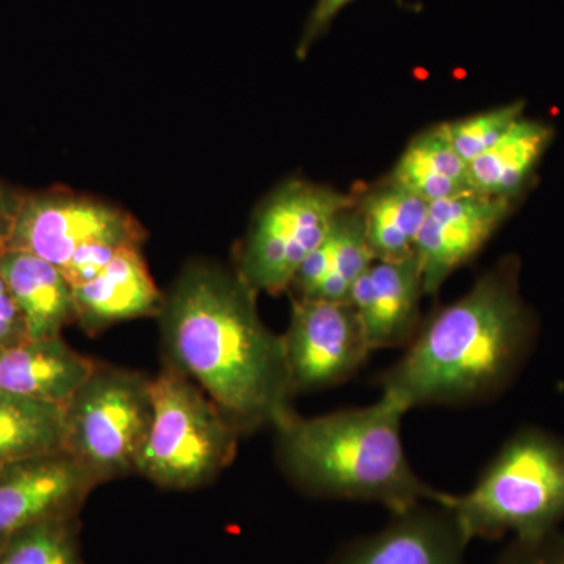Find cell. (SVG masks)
<instances>
[{"instance_id":"6da1fadb","label":"cell","mask_w":564,"mask_h":564,"mask_svg":"<svg viewBox=\"0 0 564 564\" xmlns=\"http://www.w3.org/2000/svg\"><path fill=\"white\" fill-rule=\"evenodd\" d=\"M258 295L218 263H187L163 295L170 361L191 377L240 433L276 425L292 410L282 336L263 323Z\"/></svg>"},{"instance_id":"7a4b0ae2","label":"cell","mask_w":564,"mask_h":564,"mask_svg":"<svg viewBox=\"0 0 564 564\" xmlns=\"http://www.w3.org/2000/svg\"><path fill=\"white\" fill-rule=\"evenodd\" d=\"M519 262L505 259L473 289L423 318L402 356L381 373V392L408 408H467L514 384L536 347L540 323L519 288Z\"/></svg>"},{"instance_id":"3957f363","label":"cell","mask_w":564,"mask_h":564,"mask_svg":"<svg viewBox=\"0 0 564 564\" xmlns=\"http://www.w3.org/2000/svg\"><path fill=\"white\" fill-rule=\"evenodd\" d=\"M408 413L388 392L367 406L315 417L292 408L273 426L278 464L296 489L315 499L377 503L391 514L441 503L445 491L422 480L408 458Z\"/></svg>"},{"instance_id":"277c9868","label":"cell","mask_w":564,"mask_h":564,"mask_svg":"<svg viewBox=\"0 0 564 564\" xmlns=\"http://www.w3.org/2000/svg\"><path fill=\"white\" fill-rule=\"evenodd\" d=\"M445 505L474 540H530L564 522V440L543 426L516 430L469 491Z\"/></svg>"},{"instance_id":"5b68a950","label":"cell","mask_w":564,"mask_h":564,"mask_svg":"<svg viewBox=\"0 0 564 564\" xmlns=\"http://www.w3.org/2000/svg\"><path fill=\"white\" fill-rule=\"evenodd\" d=\"M151 392L154 415L135 474L172 491L210 484L236 458L242 433L172 362L151 378Z\"/></svg>"},{"instance_id":"8992f818","label":"cell","mask_w":564,"mask_h":564,"mask_svg":"<svg viewBox=\"0 0 564 564\" xmlns=\"http://www.w3.org/2000/svg\"><path fill=\"white\" fill-rule=\"evenodd\" d=\"M151 378L96 362L88 380L63 406V451L99 484L135 474L152 425Z\"/></svg>"},{"instance_id":"52a82bcc","label":"cell","mask_w":564,"mask_h":564,"mask_svg":"<svg viewBox=\"0 0 564 564\" xmlns=\"http://www.w3.org/2000/svg\"><path fill=\"white\" fill-rule=\"evenodd\" d=\"M356 204V196L326 185L285 181L256 210L237 254L236 272L256 293L288 292L334 220Z\"/></svg>"},{"instance_id":"ba28073f","label":"cell","mask_w":564,"mask_h":564,"mask_svg":"<svg viewBox=\"0 0 564 564\" xmlns=\"http://www.w3.org/2000/svg\"><path fill=\"white\" fill-rule=\"evenodd\" d=\"M144 240L147 231L129 212L55 188L21 196L9 250L32 252L62 270L77 252L96 245L141 247Z\"/></svg>"},{"instance_id":"9c48e42d","label":"cell","mask_w":564,"mask_h":564,"mask_svg":"<svg viewBox=\"0 0 564 564\" xmlns=\"http://www.w3.org/2000/svg\"><path fill=\"white\" fill-rule=\"evenodd\" d=\"M282 343L293 395L344 384L373 352L348 302L292 299Z\"/></svg>"},{"instance_id":"30bf717a","label":"cell","mask_w":564,"mask_h":564,"mask_svg":"<svg viewBox=\"0 0 564 564\" xmlns=\"http://www.w3.org/2000/svg\"><path fill=\"white\" fill-rule=\"evenodd\" d=\"M98 478L65 451L0 469V545L47 519L79 514Z\"/></svg>"},{"instance_id":"8fae6325","label":"cell","mask_w":564,"mask_h":564,"mask_svg":"<svg viewBox=\"0 0 564 564\" xmlns=\"http://www.w3.org/2000/svg\"><path fill=\"white\" fill-rule=\"evenodd\" d=\"M469 544L445 505L422 502L392 513L377 532L347 541L328 564H469Z\"/></svg>"},{"instance_id":"7c38bea8","label":"cell","mask_w":564,"mask_h":564,"mask_svg":"<svg viewBox=\"0 0 564 564\" xmlns=\"http://www.w3.org/2000/svg\"><path fill=\"white\" fill-rule=\"evenodd\" d=\"M513 202L466 192L429 204L415 250L425 295L440 292L456 270L484 250L510 217Z\"/></svg>"},{"instance_id":"4fadbf2b","label":"cell","mask_w":564,"mask_h":564,"mask_svg":"<svg viewBox=\"0 0 564 564\" xmlns=\"http://www.w3.org/2000/svg\"><path fill=\"white\" fill-rule=\"evenodd\" d=\"M423 278L417 258L375 261L352 285L348 303L372 351L406 348L421 328Z\"/></svg>"},{"instance_id":"5bb4252c","label":"cell","mask_w":564,"mask_h":564,"mask_svg":"<svg viewBox=\"0 0 564 564\" xmlns=\"http://www.w3.org/2000/svg\"><path fill=\"white\" fill-rule=\"evenodd\" d=\"M73 291L77 323L90 336L120 322L154 317L163 304V293L152 280L141 247L124 248L95 280Z\"/></svg>"},{"instance_id":"9a60e30c","label":"cell","mask_w":564,"mask_h":564,"mask_svg":"<svg viewBox=\"0 0 564 564\" xmlns=\"http://www.w3.org/2000/svg\"><path fill=\"white\" fill-rule=\"evenodd\" d=\"M96 362L70 348L62 336L29 339L0 351V391L65 406Z\"/></svg>"},{"instance_id":"2e32d148","label":"cell","mask_w":564,"mask_h":564,"mask_svg":"<svg viewBox=\"0 0 564 564\" xmlns=\"http://www.w3.org/2000/svg\"><path fill=\"white\" fill-rule=\"evenodd\" d=\"M373 261L356 204L334 220L325 239L300 267L289 291L293 299L348 302L352 285Z\"/></svg>"},{"instance_id":"e0dca14e","label":"cell","mask_w":564,"mask_h":564,"mask_svg":"<svg viewBox=\"0 0 564 564\" xmlns=\"http://www.w3.org/2000/svg\"><path fill=\"white\" fill-rule=\"evenodd\" d=\"M0 273L24 315L29 339L62 336L77 323L73 285L54 263L32 252L7 250L0 254Z\"/></svg>"},{"instance_id":"ac0fdd59","label":"cell","mask_w":564,"mask_h":564,"mask_svg":"<svg viewBox=\"0 0 564 564\" xmlns=\"http://www.w3.org/2000/svg\"><path fill=\"white\" fill-rule=\"evenodd\" d=\"M552 140L554 129L551 126L519 118L502 139L469 163L470 192L514 199L525 187Z\"/></svg>"},{"instance_id":"d6986e66","label":"cell","mask_w":564,"mask_h":564,"mask_svg":"<svg viewBox=\"0 0 564 564\" xmlns=\"http://www.w3.org/2000/svg\"><path fill=\"white\" fill-rule=\"evenodd\" d=\"M388 181L426 204L470 192L469 165L452 147L443 124L433 126L410 141Z\"/></svg>"},{"instance_id":"ffe728a7","label":"cell","mask_w":564,"mask_h":564,"mask_svg":"<svg viewBox=\"0 0 564 564\" xmlns=\"http://www.w3.org/2000/svg\"><path fill=\"white\" fill-rule=\"evenodd\" d=\"M358 209L377 261L414 258L429 204L386 180L358 199Z\"/></svg>"},{"instance_id":"44dd1931","label":"cell","mask_w":564,"mask_h":564,"mask_svg":"<svg viewBox=\"0 0 564 564\" xmlns=\"http://www.w3.org/2000/svg\"><path fill=\"white\" fill-rule=\"evenodd\" d=\"M63 451V406L0 391V469Z\"/></svg>"},{"instance_id":"7402d4cb","label":"cell","mask_w":564,"mask_h":564,"mask_svg":"<svg viewBox=\"0 0 564 564\" xmlns=\"http://www.w3.org/2000/svg\"><path fill=\"white\" fill-rule=\"evenodd\" d=\"M0 564H85L77 516L47 519L0 545Z\"/></svg>"},{"instance_id":"603a6c76","label":"cell","mask_w":564,"mask_h":564,"mask_svg":"<svg viewBox=\"0 0 564 564\" xmlns=\"http://www.w3.org/2000/svg\"><path fill=\"white\" fill-rule=\"evenodd\" d=\"M524 102H511L462 120L443 122V129L459 158L469 165L494 147L519 118Z\"/></svg>"},{"instance_id":"cb8c5ba5","label":"cell","mask_w":564,"mask_h":564,"mask_svg":"<svg viewBox=\"0 0 564 564\" xmlns=\"http://www.w3.org/2000/svg\"><path fill=\"white\" fill-rule=\"evenodd\" d=\"M492 564H564V532L558 529L530 540H511Z\"/></svg>"},{"instance_id":"d4e9b609","label":"cell","mask_w":564,"mask_h":564,"mask_svg":"<svg viewBox=\"0 0 564 564\" xmlns=\"http://www.w3.org/2000/svg\"><path fill=\"white\" fill-rule=\"evenodd\" d=\"M351 2L355 0H317L315 2L313 11L304 24L299 44H296V57L300 61H303L310 54L311 47L328 33L334 20Z\"/></svg>"},{"instance_id":"484cf974","label":"cell","mask_w":564,"mask_h":564,"mask_svg":"<svg viewBox=\"0 0 564 564\" xmlns=\"http://www.w3.org/2000/svg\"><path fill=\"white\" fill-rule=\"evenodd\" d=\"M29 340L28 325L9 284L0 273V351Z\"/></svg>"},{"instance_id":"4316f807","label":"cell","mask_w":564,"mask_h":564,"mask_svg":"<svg viewBox=\"0 0 564 564\" xmlns=\"http://www.w3.org/2000/svg\"><path fill=\"white\" fill-rule=\"evenodd\" d=\"M20 198L21 196L13 195L6 185L0 184V254L9 250L11 229H13Z\"/></svg>"}]
</instances>
